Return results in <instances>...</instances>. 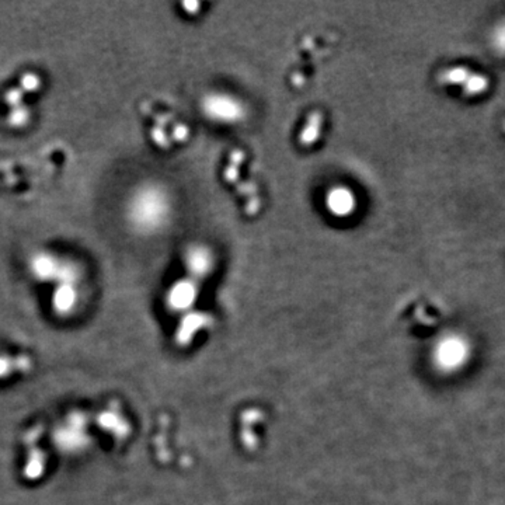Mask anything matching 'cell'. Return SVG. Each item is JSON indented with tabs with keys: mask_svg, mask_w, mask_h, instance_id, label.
<instances>
[{
	"mask_svg": "<svg viewBox=\"0 0 505 505\" xmlns=\"http://www.w3.org/2000/svg\"><path fill=\"white\" fill-rule=\"evenodd\" d=\"M201 108L205 116L222 123H234L244 116L243 104L229 94H208L202 100Z\"/></svg>",
	"mask_w": 505,
	"mask_h": 505,
	"instance_id": "3957f363",
	"label": "cell"
},
{
	"mask_svg": "<svg viewBox=\"0 0 505 505\" xmlns=\"http://www.w3.org/2000/svg\"><path fill=\"white\" fill-rule=\"evenodd\" d=\"M30 118H31L30 108L26 104H23V105L10 108V111L8 114V118H6V122H8L9 126H12V128L19 130V128H23V126H26L29 123Z\"/></svg>",
	"mask_w": 505,
	"mask_h": 505,
	"instance_id": "8fae6325",
	"label": "cell"
},
{
	"mask_svg": "<svg viewBox=\"0 0 505 505\" xmlns=\"http://www.w3.org/2000/svg\"><path fill=\"white\" fill-rule=\"evenodd\" d=\"M61 260L50 251H37L29 262L31 276L40 282H55Z\"/></svg>",
	"mask_w": 505,
	"mask_h": 505,
	"instance_id": "277c9868",
	"label": "cell"
},
{
	"mask_svg": "<svg viewBox=\"0 0 505 505\" xmlns=\"http://www.w3.org/2000/svg\"><path fill=\"white\" fill-rule=\"evenodd\" d=\"M5 103H6L10 108L23 105V104H24V91H23L20 87L9 89V90L5 93Z\"/></svg>",
	"mask_w": 505,
	"mask_h": 505,
	"instance_id": "5bb4252c",
	"label": "cell"
},
{
	"mask_svg": "<svg viewBox=\"0 0 505 505\" xmlns=\"http://www.w3.org/2000/svg\"><path fill=\"white\" fill-rule=\"evenodd\" d=\"M502 131L505 133V122H504V125H502Z\"/></svg>",
	"mask_w": 505,
	"mask_h": 505,
	"instance_id": "e0dca14e",
	"label": "cell"
},
{
	"mask_svg": "<svg viewBox=\"0 0 505 505\" xmlns=\"http://www.w3.org/2000/svg\"><path fill=\"white\" fill-rule=\"evenodd\" d=\"M24 94L26 93H34L41 87V79L37 73L27 72L20 77V86H19Z\"/></svg>",
	"mask_w": 505,
	"mask_h": 505,
	"instance_id": "4fadbf2b",
	"label": "cell"
},
{
	"mask_svg": "<svg viewBox=\"0 0 505 505\" xmlns=\"http://www.w3.org/2000/svg\"><path fill=\"white\" fill-rule=\"evenodd\" d=\"M488 87H490V79L487 76L472 72V75L463 84V94L467 97L481 96L488 90Z\"/></svg>",
	"mask_w": 505,
	"mask_h": 505,
	"instance_id": "9c48e42d",
	"label": "cell"
},
{
	"mask_svg": "<svg viewBox=\"0 0 505 505\" xmlns=\"http://www.w3.org/2000/svg\"><path fill=\"white\" fill-rule=\"evenodd\" d=\"M195 298V287L191 281L177 282L169 292V303L174 309H184L193 303Z\"/></svg>",
	"mask_w": 505,
	"mask_h": 505,
	"instance_id": "ba28073f",
	"label": "cell"
},
{
	"mask_svg": "<svg viewBox=\"0 0 505 505\" xmlns=\"http://www.w3.org/2000/svg\"><path fill=\"white\" fill-rule=\"evenodd\" d=\"M319 128H320L319 121H316V122H313V121L309 122L308 126H306V128H305L303 133H302V141H305L306 144H310V142L316 141V140H317V135H319Z\"/></svg>",
	"mask_w": 505,
	"mask_h": 505,
	"instance_id": "9a60e30c",
	"label": "cell"
},
{
	"mask_svg": "<svg viewBox=\"0 0 505 505\" xmlns=\"http://www.w3.org/2000/svg\"><path fill=\"white\" fill-rule=\"evenodd\" d=\"M89 419L80 412L68 414L52 431V444L66 455H77L90 445Z\"/></svg>",
	"mask_w": 505,
	"mask_h": 505,
	"instance_id": "7a4b0ae2",
	"label": "cell"
},
{
	"mask_svg": "<svg viewBox=\"0 0 505 505\" xmlns=\"http://www.w3.org/2000/svg\"><path fill=\"white\" fill-rule=\"evenodd\" d=\"M79 303L77 285L56 284L52 295V309L59 316H69Z\"/></svg>",
	"mask_w": 505,
	"mask_h": 505,
	"instance_id": "52a82bcc",
	"label": "cell"
},
{
	"mask_svg": "<svg viewBox=\"0 0 505 505\" xmlns=\"http://www.w3.org/2000/svg\"><path fill=\"white\" fill-rule=\"evenodd\" d=\"M326 208L337 218H347L356 208L355 195L344 186L333 187L326 195Z\"/></svg>",
	"mask_w": 505,
	"mask_h": 505,
	"instance_id": "5b68a950",
	"label": "cell"
},
{
	"mask_svg": "<svg viewBox=\"0 0 505 505\" xmlns=\"http://www.w3.org/2000/svg\"><path fill=\"white\" fill-rule=\"evenodd\" d=\"M80 269L73 262H61L58 274H56V284H72L77 285L80 281Z\"/></svg>",
	"mask_w": 505,
	"mask_h": 505,
	"instance_id": "30bf717a",
	"label": "cell"
},
{
	"mask_svg": "<svg viewBox=\"0 0 505 505\" xmlns=\"http://www.w3.org/2000/svg\"><path fill=\"white\" fill-rule=\"evenodd\" d=\"M184 263L188 273L194 277L206 276L213 264V257L209 248L205 246H190L184 252Z\"/></svg>",
	"mask_w": 505,
	"mask_h": 505,
	"instance_id": "8992f818",
	"label": "cell"
},
{
	"mask_svg": "<svg viewBox=\"0 0 505 505\" xmlns=\"http://www.w3.org/2000/svg\"><path fill=\"white\" fill-rule=\"evenodd\" d=\"M126 220L140 234H152L166 226L172 215L169 193L159 184L145 183L128 198Z\"/></svg>",
	"mask_w": 505,
	"mask_h": 505,
	"instance_id": "6da1fadb",
	"label": "cell"
},
{
	"mask_svg": "<svg viewBox=\"0 0 505 505\" xmlns=\"http://www.w3.org/2000/svg\"><path fill=\"white\" fill-rule=\"evenodd\" d=\"M10 372L9 358H0V377H5Z\"/></svg>",
	"mask_w": 505,
	"mask_h": 505,
	"instance_id": "2e32d148",
	"label": "cell"
},
{
	"mask_svg": "<svg viewBox=\"0 0 505 505\" xmlns=\"http://www.w3.org/2000/svg\"><path fill=\"white\" fill-rule=\"evenodd\" d=\"M472 75V72L465 68V66H455V68H451V69H446L441 73V77L439 80L442 83H446V84H465L466 80L469 79V76Z\"/></svg>",
	"mask_w": 505,
	"mask_h": 505,
	"instance_id": "7c38bea8",
	"label": "cell"
}]
</instances>
